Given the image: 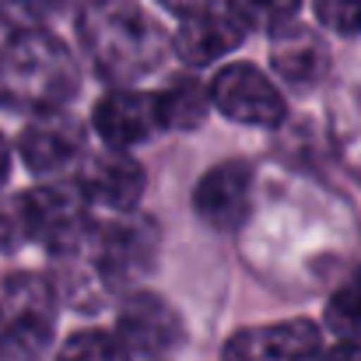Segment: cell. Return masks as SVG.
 I'll return each mask as SVG.
<instances>
[{
  "label": "cell",
  "instance_id": "1",
  "mask_svg": "<svg viewBox=\"0 0 361 361\" xmlns=\"http://www.w3.org/2000/svg\"><path fill=\"white\" fill-rule=\"evenodd\" d=\"M78 32L95 71L116 85L158 71L169 53L165 28L137 0H88Z\"/></svg>",
  "mask_w": 361,
  "mask_h": 361
},
{
  "label": "cell",
  "instance_id": "2",
  "mask_svg": "<svg viewBox=\"0 0 361 361\" xmlns=\"http://www.w3.org/2000/svg\"><path fill=\"white\" fill-rule=\"evenodd\" d=\"M78 92V63L63 39L46 28H18L0 46V109L53 113Z\"/></svg>",
  "mask_w": 361,
  "mask_h": 361
},
{
  "label": "cell",
  "instance_id": "3",
  "mask_svg": "<svg viewBox=\"0 0 361 361\" xmlns=\"http://www.w3.org/2000/svg\"><path fill=\"white\" fill-rule=\"evenodd\" d=\"M158 252V228L147 218H120L109 225H92L81 242H74L71 249L56 252V256H74L81 259L92 274V305H99L102 298L123 291L130 281L144 277L154 263Z\"/></svg>",
  "mask_w": 361,
  "mask_h": 361
},
{
  "label": "cell",
  "instance_id": "4",
  "mask_svg": "<svg viewBox=\"0 0 361 361\" xmlns=\"http://www.w3.org/2000/svg\"><path fill=\"white\" fill-rule=\"evenodd\" d=\"M56 288L39 274L0 281V355L32 361L56 330Z\"/></svg>",
  "mask_w": 361,
  "mask_h": 361
},
{
  "label": "cell",
  "instance_id": "5",
  "mask_svg": "<svg viewBox=\"0 0 361 361\" xmlns=\"http://www.w3.org/2000/svg\"><path fill=\"white\" fill-rule=\"evenodd\" d=\"M113 337L120 341L130 361H158L183 344L186 330H183L179 312L161 295L137 291L120 305Z\"/></svg>",
  "mask_w": 361,
  "mask_h": 361
},
{
  "label": "cell",
  "instance_id": "6",
  "mask_svg": "<svg viewBox=\"0 0 361 361\" xmlns=\"http://www.w3.org/2000/svg\"><path fill=\"white\" fill-rule=\"evenodd\" d=\"M21 200L28 218V239L49 245L53 252L71 249L92 228V204L85 200L78 183H49L21 193Z\"/></svg>",
  "mask_w": 361,
  "mask_h": 361
},
{
  "label": "cell",
  "instance_id": "7",
  "mask_svg": "<svg viewBox=\"0 0 361 361\" xmlns=\"http://www.w3.org/2000/svg\"><path fill=\"white\" fill-rule=\"evenodd\" d=\"M207 95L221 116H228L232 123H245V126H277L288 113L281 88L252 63L221 67Z\"/></svg>",
  "mask_w": 361,
  "mask_h": 361
},
{
  "label": "cell",
  "instance_id": "8",
  "mask_svg": "<svg viewBox=\"0 0 361 361\" xmlns=\"http://www.w3.org/2000/svg\"><path fill=\"white\" fill-rule=\"evenodd\" d=\"M252 193H256L252 165L232 158L204 172V179L193 190V211L207 228L235 232L252 211Z\"/></svg>",
  "mask_w": 361,
  "mask_h": 361
},
{
  "label": "cell",
  "instance_id": "9",
  "mask_svg": "<svg viewBox=\"0 0 361 361\" xmlns=\"http://www.w3.org/2000/svg\"><path fill=\"white\" fill-rule=\"evenodd\" d=\"M270 71L295 92H312L330 74V46L309 25L288 21L270 32Z\"/></svg>",
  "mask_w": 361,
  "mask_h": 361
},
{
  "label": "cell",
  "instance_id": "10",
  "mask_svg": "<svg viewBox=\"0 0 361 361\" xmlns=\"http://www.w3.org/2000/svg\"><path fill=\"white\" fill-rule=\"evenodd\" d=\"M85 154V126L78 116L53 109L39 113L21 133V158L35 176H56Z\"/></svg>",
  "mask_w": 361,
  "mask_h": 361
},
{
  "label": "cell",
  "instance_id": "11",
  "mask_svg": "<svg viewBox=\"0 0 361 361\" xmlns=\"http://www.w3.org/2000/svg\"><path fill=\"white\" fill-rule=\"evenodd\" d=\"M319 351V330L309 319H284L239 330L225 344V361H316Z\"/></svg>",
  "mask_w": 361,
  "mask_h": 361
},
{
  "label": "cell",
  "instance_id": "12",
  "mask_svg": "<svg viewBox=\"0 0 361 361\" xmlns=\"http://www.w3.org/2000/svg\"><path fill=\"white\" fill-rule=\"evenodd\" d=\"M144 183H147L144 169L126 151H116V147L88 158L78 176V190L85 193V200L92 207H106L116 214H130L140 204Z\"/></svg>",
  "mask_w": 361,
  "mask_h": 361
},
{
  "label": "cell",
  "instance_id": "13",
  "mask_svg": "<svg viewBox=\"0 0 361 361\" xmlns=\"http://www.w3.org/2000/svg\"><path fill=\"white\" fill-rule=\"evenodd\" d=\"M95 133L106 140V147L130 151L133 144H144L151 133H158V109L151 92H133V88H113L95 102L92 113Z\"/></svg>",
  "mask_w": 361,
  "mask_h": 361
},
{
  "label": "cell",
  "instance_id": "14",
  "mask_svg": "<svg viewBox=\"0 0 361 361\" xmlns=\"http://www.w3.org/2000/svg\"><path fill=\"white\" fill-rule=\"evenodd\" d=\"M242 35H245V28L239 21L228 11H214V4H211V7L183 18V25L172 35V49L183 63L207 67V63L228 56L242 42Z\"/></svg>",
  "mask_w": 361,
  "mask_h": 361
},
{
  "label": "cell",
  "instance_id": "15",
  "mask_svg": "<svg viewBox=\"0 0 361 361\" xmlns=\"http://www.w3.org/2000/svg\"><path fill=\"white\" fill-rule=\"evenodd\" d=\"M154 109L161 130H197L211 113V95L197 78L179 74L161 92H154Z\"/></svg>",
  "mask_w": 361,
  "mask_h": 361
},
{
  "label": "cell",
  "instance_id": "16",
  "mask_svg": "<svg viewBox=\"0 0 361 361\" xmlns=\"http://www.w3.org/2000/svg\"><path fill=\"white\" fill-rule=\"evenodd\" d=\"M323 323L341 341L361 337V263L344 277V284L330 295L326 312H323Z\"/></svg>",
  "mask_w": 361,
  "mask_h": 361
},
{
  "label": "cell",
  "instance_id": "17",
  "mask_svg": "<svg viewBox=\"0 0 361 361\" xmlns=\"http://www.w3.org/2000/svg\"><path fill=\"white\" fill-rule=\"evenodd\" d=\"M302 0H228V14L245 32H274L288 21H295Z\"/></svg>",
  "mask_w": 361,
  "mask_h": 361
},
{
  "label": "cell",
  "instance_id": "18",
  "mask_svg": "<svg viewBox=\"0 0 361 361\" xmlns=\"http://www.w3.org/2000/svg\"><path fill=\"white\" fill-rule=\"evenodd\" d=\"M56 361H130V355L120 348V341L113 334H102V330H85V334H74L63 348Z\"/></svg>",
  "mask_w": 361,
  "mask_h": 361
},
{
  "label": "cell",
  "instance_id": "19",
  "mask_svg": "<svg viewBox=\"0 0 361 361\" xmlns=\"http://www.w3.org/2000/svg\"><path fill=\"white\" fill-rule=\"evenodd\" d=\"M316 18L337 35H361V0H316Z\"/></svg>",
  "mask_w": 361,
  "mask_h": 361
},
{
  "label": "cell",
  "instance_id": "20",
  "mask_svg": "<svg viewBox=\"0 0 361 361\" xmlns=\"http://www.w3.org/2000/svg\"><path fill=\"white\" fill-rule=\"evenodd\" d=\"M28 239V218H25V200L21 197H4L0 200V252H14Z\"/></svg>",
  "mask_w": 361,
  "mask_h": 361
},
{
  "label": "cell",
  "instance_id": "21",
  "mask_svg": "<svg viewBox=\"0 0 361 361\" xmlns=\"http://www.w3.org/2000/svg\"><path fill=\"white\" fill-rule=\"evenodd\" d=\"M60 4L63 0H0V14L18 28H39V21L60 11Z\"/></svg>",
  "mask_w": 361,
  "mask_h": 361
},
{
  "label": "cell",
  "instance_id": "22",
  "mask_svg": "<svg viewBox=\"0 0 361 361\" xmlns=\"http://www.w3.org/2000/svg\"><path fill=\"white\" fill-rule=\"evenodd\" d=\"M316 361H361V344L358 341H341V344H334L326 355L319 351Z\"/></svg>",
  "mask_w": 361,
  "mask_h": 361
},
{
  "label": "cell",
  "instance_id": "23",
  "mask_svg": "<svg viewBox=\"0 0 361 361\" xmlns=\"http://www.w3.org/2000/svg\"><path fill=\"white\" fill-rule=\"evenodd\" d=\"M165 11H172V14H179V18H186V14H197V11H204V7H211L214 0H158Z\"/></svg>",
  "mask_w": 361,
  "mask_h": 361
},
{
  "label": "cell",
  "instance_id": "24",
  "mask_svg": "<svg viewBox=\"0 0 361 361\" xmlns=\"http://www.w3.org/2000/svg\"><path fill=\"white\" fill-rule=\"evenodd\" d=\"M11 179V144L4 140V133H0V186Z\"/></svg>",
  "mask_w": 361,
  "mask_h": 361
}]
</instances>
